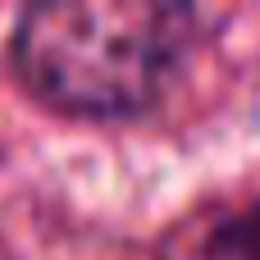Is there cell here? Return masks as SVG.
Here are the masks:
<instances>
[{
    "mask_svg": "<svg viewBox=\"0 0 260 260\" xmlns=\"http://www.w3.org/2000/svg\"><path fill=\"white\" fill-rule=\"evenodd\" d=\"M210 260H260V201L215 229Z\"/></svg>",
    "mask_w": 260,
    "mask_h": 260,
    "instance_id": "7a4b0ae2",
    "label": "cell"
},
{
    "mask_svg": "<svg viewBox=\"0 0 260 260\" xmlns=\"http://www.w3.org/2000/svg\"><path fill=\"white\" fill-rule=\"evenodd\" d=\"M192 41L183 5L146 0H73L37 5L18 18L14 64L37 101L119 119L146 110Z\"/></svg>",
    "mask_w": 260,
    "mask_h": 260,
    "instance_id": "6da1fadb",
    "label": "cell"
}]
</instances>
